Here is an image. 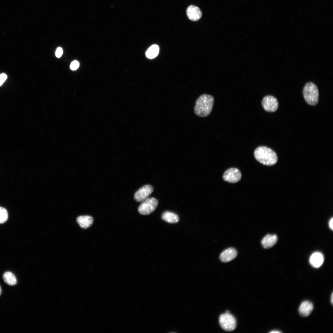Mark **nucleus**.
Instances as JSON below:
<instances>
[{
	"instance_id": "f257e3e1",
	"label": "nucleus",
	"mask_w": 333,
	"mask_h": 333,
	"mask_svg": "<svg viewBox=\"0 0 333 333\" xmlns=\"http://www.w3.org/2000/svg\"><path fill=\"white\" fill-rule=\"evenodd\" d=\"M214 102L213 96L207 94L200 96L197 99L194 108L195 114L201 117L208 116L212 109Z\"/></svg>"
},
{
	"instance_id": "f03ea898",
	"label": "nucleus",
	"mask_w": 333,
	"mask_h": 333,
	"mask_svg": "<svg viewBox=\"0 0 333 333\" xmlns=\"http://www.w3.org/2000/svg\"><path fill=\"white\" fill-rule=\"evenodd\" d=\"M254 154L258 161L265 165H274L278 161L276 153L271 149L266 146L258 147L255 150Z\"/></svg>"
},
{
	"instance_id": "7ed1b4c3",
	"label": "nucleus",
	"mask_w": 333,
	"mask_h": 333,
	"mask_svg": "<svg viewBox=\"0 0 333 333\" xmlns=\"http://www.w3.org/2000/svg\"><path fill=\"white\" fill-rule=\"evenodd\" d=\"M302 93L304 98L308 104L314 106L317 104L319 101V91L314 83L312 82L306 83L303 87Z\"/></svg>"
},
{
	"instance_id": "20e7f679",
	"label": "nucleus",
	"mask_w": 333,
	"mask_h": 333,
	"mask_svg": "<svg viewBox=\"0 0 333 333\" xmlns=\"http://www.w3.org/2000/svg\"><path fill=\"white\" fill-rule=\"evenodd\" d=\"M158 201L154 197L148 198L142 202L138 208L139 213L142 215H148L155 210L158 204Z\"/></svg>"
},
{
	"instance_id": "39448f33",
	"label": "nucleus",
	"mask_w": 333,
	"mask_h": 333,
	"mask_svg": "<svg viewBox=\"0 0 333 333\" xmlns=\"http://www.w3.org/2000/svg\"><path fill=\"white\" fill-rule=\"evenodd\" d=\"M219 322L221 327L225 331H232L236 326V320L230 313L221 314L219 317Z\"/></svg>"
},
{
	"instance_id": "423d86ee",
	"label": "nucleus",
	"mask_w": 333,
	"mask_h": 333,
	"mask_svg": "<svg viewBox=\"0 0 333 333\" xmlns=\"http://www.w3.org/2000/svg\"><path fill=\"white\" fill-rule=\"evenodd\" d=\"M153 191L152 186L149 184L145 185L136 192L134 195V199L137 202H142L148 198Z\"/></svg>"
},
{
	"instance_id": "0eeeda50",
	"label": "nucleus",
	"mask_w": 333,
	"mask_h": 333,
	"mask_svg": "<svg viewBox=\"0 0 333 333\" xmlns=\"http://www.w3.org/2000/svg\"><path fill=\"white\" fill-rule=\"evenodd\" d=\"M261 104L264 109L269 112L275 111L278 107L277 100L271 95H268L264 97L262 100Z\"/></svg>"
},
{
	"instance_id": "6e6552de",
	"label": "nucleus",
	"mask_w": 333,
	"mask_h": 333,
	"mask_svg": "<svg viewBox=\"0 0 333 333\" xmlns=\"http://www.w3.org/2000/svg\"><path fill=\"white\" fill-rule=\"evenodd\" d=\"M241 177V174L237 168H231L224 172L223 178L224 180L231 183H236L239 181Z\"/></svg>"
},
{
	"instance_id": "1a4fd4ad",
	"label": "nucleus",
	"mask_w": 333,
	"mask_h": 333,
	"mask_svg": "<svg viewBox=\"0 0 333 333\" xmlns=\"http://www.w3.org/2000/svg\"><path fill=\"white\" fill-rule=\"evenodd\" d=\"M237 253L236 250L233 248H228L223 251L220 254V259L224 262L230 261L236 257Z\"/></svg>"
},
{
	"instance_id": "9d476101",
	"label": "nucleus",
	"mask_w": 333,
	"mask_h": 333,
	"mask_svg": "<svg viewBox=\"0 0 333 333\" xmlns=\"http://www.w3.org/2000/svg\"><path fill=\"white\" fill-rule=\"evenodd\" d=\"M186 13L188 18L192 21L199 20L202 16V12L200 9L194 5H190L187 8Z\"/></svg>"
},
{
	"instance_id": "9b49d317",
	"label": "nucleus",
	"mask_w": 333,
	"mask_h": 333,
	"mask_svg": "<svg viewBox=\"0 0 333 333\" xmlns=\"http://www.w3.org/2000/svg\"><path fill=\"white\" fill-rule=\"evenodd\" d=\"M314 306L312 303L308 301L302 302L299 308L298 311L300 314L304 317L309 316L312 311Z\"/></svg>"
},
{
	"instance_id": "f8f14e48",
	"label": "nucleus",
	"mask_w": 333,
	"mask_h": 333,
	"mask_svg": "<svg viewBox=\"0 0 333 333\" xmlns=\"http://www.w3.org/2000/svg\"><path fill=\"white\" fill-rule=\"evenodd\" d=\"M277 240L278 237L276 235L268 234L263 237L261 243L264 248L268 249L274 246Z\"/></svg>"
},
{
	"instance_id": "ddd939ff",
	"label": "nucleus",
	"mask_w": 333,
	"mask_h": 333,
	"mask_svg": "<svg viewBox=\"0 0 333 333\" xmlns=\"http://www.w3.org/2000/svg\"><path fill=\"white\" fill-rule=\"evenodd\" d=\"M76 221L81 228L86 229L92 224L93 219L92 217L90 216H80L77 218Z\"/></svg>"
},
{
	"instance_id": "4468645a",
	"label": "nucleus",
	"mask_w": 333,
	"mask_h": 333,
	"mask_svg": "<svg viewBox=\"0 0 333 333\" xmlns=\"http://www.w3.org/2000/svg\"><path fill=\"white\" fill-rule=\"evenodd\" d=\"M324 258L322 255L319 253H315L310 256L309 262L313 267L318 268L323 264Z\"/></svg>"
},
{
	"instance_id": "2eb2a0df",
	"label": "nucleus",
	"mask_w": 333,
	"mask_h": 333,
	"mask_svg": "<svg viewBox=\"0 0 333 333\" xmlns=\"http://www.w3.org/2000/svg\"><path fill=\"white\" fill-rule=\"evenodd\" d=\"M162 218L167 222L171 224L177 223L179 220V217L177 214L168 211H165L162 214Z\"/></svg>"
},
{
	"instance_id": "dca6fc26",
	"label": "nucleus",
	"mask_w": 333,
	"mask_h": 333,
	"mask_svg": "<svg viewBox=\"0 0 333 333\" xmlns=\"http://www.w3.org/2000/svg\"><path fill=\"white\" fill-rule=\"evenodd\" d=\"M3 278L5 282L9 285L14 286L17 283V280L15 276L10 272H5L3 275Z\"/></svg>"
},
{
	"instance_id": "f3484780",
	"label": "nucleus",
	"mask_w": 333,
	"mask_h": 333,
	"mask_svg": "<svg viewBox=\"0 0 333 333\" xmlns=\"http://www.w3.org/2000/svg\"><path fill=\"white\" fill-rule=\"evenodd\" d=\"M159 51V47L156 44L151 46L146 53V57L149 59H153L157 56Z\"/></svg>"
},
{
	"instance_id": "a211bd4d",
	"label": "nucleus",
	"mask_w": 333,
	"mask_h": 333,
	"mask_svg": "<svg viewBox=\"0 0 333 333\" xmlns=\"http://www.w3.org/2000/svg\"><path fill=\"white\" fill-rule=\"evenodd\" d=\"M8 219V213L4 208L0 207V224L6 222Z\"/></svg>"
},
{
	"instance_id": "6ab92c4d",
	"label": "nucleus",
	"mask_w": 333,
	"mask_h": 333,
	"mask_svg": "<svg viewBox=\"0 0 333 333\" xmlns=\"http://www.w3.org/2000/svg\"><path fill=\"white\" fill-rule=\"evenodd\" d=\"M79 66V63L76 60H74L71 63L70 66V68L71 70H75L78 68Z\"/></svg>"
},
{
	"instance_id": "aec40b11",
	"label": "nucleus",
	"mask_w": 333,
	"mask_h": 333,
	"mask_svg": "<svg viewBox=\"0 0 333 333\" xmlns=\"http://www.w3.org/2000/svg\"><path fill=\"white\" fill-rule=\"evenodd\" d=\"M7 78L6 74L2 73L0 75V86H1Z\"/></svg>"
},
{
	"instance_id": "412c9836",
	"label": "nucleus",
	"mask_w": 333,
	"mask_h": 333,
	"mask_svg": "<svg viewBox=\"0 0 333 333\" xmlns=\"http://www.w3.org/2000/svg\"><path fill=\"white\" fill-rule=\"evenodd\" d=\"M63 54V50L61 48L58 47L57 48L56 52V56L58 58L60 57Z\"/></svg>"
},
{
	"instance_id": "4be33fe9",
	"label": "nucleus",
	"mask_w": 333,
	"mask_h": 333,
	"mask_svg": "<svg viewBox=\"0 0 333 333\" xmlns=\"http://www.w3.org/2000/svg\"><path fill=\"white\" fill-rule=\"evenodd\" d=\"M333 219H332L330 220L329 222V226L330 228L332 230H333Z\"/></svg>"
},
{
	"instance_id": "5701e85b",
	"label": "nucleus",
	"mask_w": 333,
	"mask_h": 333,
	"mask_svg": "<svg viewBox=\"0 0 333 333\" xmlns=\"http://www.w3.org/2000/svg\"><path fill=\"white\" fill-rule=\"evenodd\" d=\"M281 332H282L281 331H278V330H273V331H270V333H281Z\"/></svg>"
},
{
	"instance_id": "b1692460",
	"label": "nucleus",
	"mask_w": 333,
	"mask_h": 333,
	"mask_svg": "<svg viewBox=\"0 0 333 333\" xmlns=\"http://www.w3.org/2000/svg\"><path fill=\"white\" fill-rule=\"evenodd\" d=\"M333 293H332V294H331V304H333Z\"/></svg>"
},
{
	"instance_id": "393cba45",
	"label": "nucleus",
	"mask_w": 333,
	"mask_h": 333,
	"mask_svg": "<svg viewBox=\"0 0 333 333\" xmlns=\"http://www.w3.org/2000/svg\"><path fill=\"white\" fill-rule=\"evenodd\" d=\"M1 293H2V290H1V286H0V295H1Z\"/></svg>"
}]
</instances>
